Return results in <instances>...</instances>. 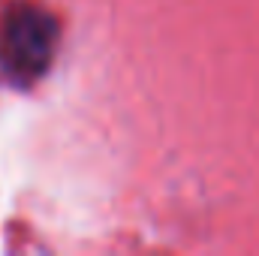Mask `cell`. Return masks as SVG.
<instances>
[{"mask_svg":"<svg viewBox=\"0 0 259 256\" xmlns=\"http://www.w3.org/2000/svg\"><path fill=\"white\" fill-rule=\"evenodd\" d=\"M55 21L30 6H15L0 27V66L12 81H33L55 55Z\"/></svg>","mask_w":259,"mask_h":256,"instance_id":"6da1fadb","label":"cell"}]
</instances>
